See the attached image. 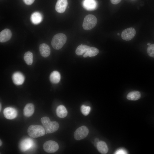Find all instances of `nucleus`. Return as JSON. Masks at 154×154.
Here are the masks:
<instances>
[{
  "mask_svg": "<svg viewBox=\"0 0 154 154\" xmlns=\"http://www.w3.org/2000/svg\"><path fill=\"white\" fill-rule=\"evenodd\" d=\"M41 121L44 125L45 131L48 133H51L57 131L59 128L58 123L56 121H50L49 118L46 116L41 118Z\"/></svg>",
  "mask_w": 154,
  "mask_h": 154,
  "instance_id": "1",
  "label": "nucleus"
},
{
  "mask_svg": "<svg viewBox=\"0 0 154 154\" xmlns=\"http://www.w3.org/2000/svg\"><path fill=\"white\" fill-rule=\"evenodd\" d=\"M67 37L64 34L59 33L55 35L52 38L51 44L53 48L56 50L61 49L66 43Z\"/></svg>",
  "mask_w": 154,
  "mask_h": 154,
  "instance_id": "2",
  "label": "nucleus"
},
{
  "mask_svg": "<svg viewBox=\"0 0 154 154\" xmlns=\"http://www.w3.org/2000/svg\"><path fill=\"white\" fill-rule=\"evenodd\" d=\"M27 133L30 137L36 138L44 135L45 131L43 127L40 125H33L28 127Z\"/></svg>",
  "mask_w": 154,
  "mask_h": 154,
  "instance_id": "3",
  "label": "nucleus"
},
{
  "mask_svg": "<svg viewBox=\"0 0 154 154\" xmlns=\"http://www.w3.org/2000/svg\"><path fill=\"white\" fill-rule=\"evenodd\" d=\"M97 22V19L94 15L91 14L87 15L84 19L83 28L86 30H90L95 27Z\"/></svg>",
  "mask_w": 154,
  "mask_h": 154,
  "instance_id": "4",
  "label": "nucleus"
},
{
  "mask_svg": "<svg viewBox=\"0 0 154 154\" xmlns=\"http://www.w3.org/2000/svg\"><path fill=\"white\" fill-rule=\"evenodd\" d=\"M44 150L48 153H53L56 152L59 149L58 143L52 140L46 141L43 146Z\"/></svg>",
  "mask_w": 154,
  "mask_h": 154,
  "instance_id": "5",
  "label": "nucleus"
},
{
  "mask_svg": "<svg viewBox=\"0 0 154 154\" xmlns=\"http://www.w3.org/2000/svg\"><path fill=\"white\" fill-rule=\"evenodd\" d=\"M88 133V129L86 126H81L77 129L75 131L74 138L76 140H81L86 137Z\"/></svg>",
  "mask_w": 154,
  "mask_h": 154,
  "instance_id": "6",
  "label": "nucleus"
},
{
  "mask_svg": "<svg viewBox=\"0 0 154 154\" xmlns=\"http://www.w3.org/2000/svg\"><path fill=\"white\" fill-rule=\"evenodd\" d=\"M136 33L135 29L133 27L127 28L122 32L121 37L124 40L129 41L132 39L135 36Z\"/></svg>",
  "mask_w": 154,
  "mask_h": 154,
  "instance_id": "7",
  "label": "nucleus"
},
{
  "mask_svg": "<svg viewBox=\"0 0 154 154\" xmlns=\"http://www.w3.org/2000/svg\"><path fill=\"white\" fill-rule=\"evenodd\" d=\"M3 114L6 119H9L15 118L17 116V112L16 110L10 107L5 108L3 111Z\"/></svg>",
  "mask_w": 154,
  "mask_h": 154,
  "instance_id": "8",
  "label": "nucleus"
},
{
  "mask_svg": "<svg viewBox=\"0 0 154 154\" xmlns=\"http://www.w3.org/2000/svg\"><path fill=\"white\" fill-rule=\"evenodd\" d=\"M12 81L13 83L17 85L23 84L25 80V77L21 72H17L13 74L12 76Z\"/></svg>",
  "mask_w": 154,
  "mask_h": 154,
  "instance_id": "9",
  "label": "nucleus"
},
{
  "mask_svg": "<svg viewBox=\"0 0 154 154\" xmlns=\"http://www.w3.org/2000/svg\"><path fill=\"white\" fill-rule=\"evenodd\" d=\"M68 4L67 0H58L55 7V10L59 13H63L65 11Z\"/></svg>",
  "mask_w": 154,
  "mask_h": 154,
  "instance_id": "10",
  "label": "nucleus"
},
{
  "mask_svg": "<svg viewBox=\"0 0 154 154\" xmlns=\"http://www.w3.org/2000/svg\"><path fill=\"white\" fill-rule=\"evenodd\" d=\"M82 5L86 10L92 11L96 8L97 4L96 0H83Z\"/></svg>",
  "mask_w": 154,
  "mask_h": 154,
  "instance_id": "11",
  "label": "nucleus"
},
{
  "mask_svg": "<svg viewBox=\"0 0 154 154\" xmlns=\"http://www.w3.org/2000/svg\"><path fill=\"white\" fill-rule=\"evenodd\" d=\"M12 33L10 30L5 29L0 33V41L1 42H6L9 40L12 36Z\"/></svg>",
  "mask_w": 154,
  "mask_h": 154,
  "instance_id": "12",
  "label": "nucleus"
},
{
  "mask_svg": "<svg viewBox=\"0 0 154 154\" xmlns=\"http://www.w3.org/2000/svg\"><path fill=\"white\" fill-rule=\"evenodd\" d=\"M39 50L41 55L44 57L48 56L50 53V49L49 46L45 43L41 44L39 46Z\"/></svg>",
  "mask_w": 154,
  "mask_h": 154,
  "instance_id": "13",
  "label": "nucleus"
},
{
  "mask_svg": "<svg viewBox=\"0 0 154 154\" xmlns=\"http://www.w3.org/2000/svg\"><path fill=\"white\" fill-rule=\"evenodd\" d=\"M34 144L33 141L30 138L26 139L21 142L20 147L22 150L26 151L33 147Z\"/></svg>",
  "mask_w": 154,
  "mask_h": 154,
  "instance_id": "14",
  "label": "nucleus"
},
{
  "mask_svg": "<svg viewBox=\"0 0 154 154\" xmlns=\"http://www.w3.org/2000/svg\"><path fill=\"white\" fill-rule=\"evenodd\" d=\"M35 110L34 105L31 103L27 104L23 109V114L27 117L31 116L33 114Z\"/></svg>",
  "mask_w": 154,
  "mask_h": 154,
  "instance_id": "15",
  "label": "nucleus"
},
{
  "mask_svg": "<svg viewBox=\"0 0 154 154\" xmlns=\"http://www.w3.org/2000/svg\"><path fill=\"white\" fill-rule=\"evenodd\" d=\"M42 19L41 14L38 12H35L32 14L31 17V20L32 22L35 25L40 23Z\"/></svg>",
  "mask_w": 154,
  "mask_h": 154,
  "instance_id": "16",
  "label": "nucleus"
},
{
  "mask_svg": "<svg viewBox=\"0 0 154 154\" xmlns=\"http://www.w3.org/2000/svg\"><path fill=\"white\" fill-rule=\"evenodd\" d=\"M96 147L98 151L102 154H106L108 151V148L106 143L104 141H99Z\"/></svg>",
  "mask_w": 154,
  "mask_h": 154,
  "instance_id": "17",
  "label": "nucleus"
},
{
  "mask_svg": "<svg viewBox=\"0 0 154 154\" xmlns=\"http://www.w3.org/2000/svg\"><path fill=\"white\" fill-rule=\"evenodd\" d=\"M56 114L57 116L61 118H64L67 114V111L65 107L63 105L59 106L56 110Z\"/></svg>",
  "mask_w": 154,
  "mask_h": 154,
  "instance_id": "18",
  "label": "nucleus"
},
{
  "mask_svg": "<svg viewBox=\"0 0 154 154\" xmlns=\"http://www.w3.org/2000/svg\"><path fill=\"white\" fill-rule=\"evenodd\" d=\"M50 82L54 84L59 83L60 80V75L59 72L54 71L51 73L50 76Z\"/></svg>",
  "mask_w": 154,
  "mask_h": 154,
  "instance_id": "19",
  "label": "nucleus"
},
{
  "mask_svg": "<svg viewBox=\"0 0 154 154\" xmlns=\"http://www.w3.org/2000/svg\"><path fill=\"white\" fill-rule=\"evenodd\" d=\"M90 47L86 45L81 44L77 48L76 50V53L78 55H82L87 52Z\"/></svg>",
  "mask_w": 154,
  "mask_h": 154,
  "instance_id": "20",
  "label": "nucleus"
},
{
  "mask_svg": "<svg viewBox=\"0 0 154 154\" xmlns=\"http://www.w3.org/2000/svg\"><path fill=\"white\" fill-rule=\"evenodd\" d=\"M140 93L137 91H132L129 93L127 96V99L130 100H137L141 97Z\"/></svg>",
  "mask_w": 154,
  "mask_h": 154,
  "instance_id": "21",
  "label": "nucleus"
},
{
  "mask_svg": "<svg viewBox=\"0 0 154 154\" xmlns=\"http://www.w3.org/2000/svg\"><path fill=\"white\" fill-rule=\"evenodd\" d=\"M24 59L26 63L28 65H31L33 62V55L30 51L26 52L24 56Z\"/></svg>",
  "mask_w": 154,
  "mask_h": 154,
  "instance_id": "22",
  "label": "nucleus"
},
{
  "mask_svg": "<svg viewBox=\"0 0 154 154\" xmlns=\"http://www.w3.org/2000/svg\"><path fill=\"white\" fill-rule=\"evenodd\" d=\"M99 52L98 49L94 47H90L88 51V56L92 57L97 55Z\"/></svg>",
  "mask_w": 154,
  "mask_h": 154,
  "instance_id": "23",
  "label": "nucleus"
},
{
  "mask_svg": "<svg viewBox=\"0 0 154 154\" xmlns=\"http://www.w3.org/2000/svg\"><path fill=\"white\" fill-rule=\"evenodd\" d=\"M90 110V107L89 106H86L82 105L81 107V110L82 113L85 116L89 114Z\"/></svg>",
  "mask_w": 154,
  "mask_h": 154,
  "instance_id": "24",
  "label": "nucleus"
},
{
  "mask_svg": "<svg viewBox=\"0 0 154 154\" xmlns=\"http://www.w3.org/2000/svg\"><path fill=\"white\" fill-rule=\"evenodd\" d=\"M147 51L149 56L154 58V44L149 46L147 49Z\"/></svg>",
  "mask_w": 154,
  "mask_h": 154,
  "instance_id": "25",
  "label": "nucleus"
},
{
  "mask_svg": "<svg viewBox=\"0 0 154 154\" xmlns=\"http://www.w3.org/2000/svg\"><path fill=\"white\" fill-rule=\"evenodd\" d=\"M115 154H127V152L123 149H120L117 150L115 153Z\"/></svg>",
  "mask_w": 154,
  "mask_h": 154,
  "instance_id": "26",
  "label": "nucleus"
},
{
  "mask_svg": "<svg viewBox=\"0 0 154 154\" xmlns=\"http://www.w3.org/2000/svg\"><path fill=\"white\" fill-rule=\"evenodd\" d=\"M24 3L27 5H31L34 2L35 0H23Z\"/></svg>",
  "mask_w": 154,
  "mask_h": 154,
  "instance_id": "27",
  "label": "nucleus"
},
{
  "mask_svg": "<svg viewBox=\"0 0 154 154\" xmlns=\"http://www.w3.org/2000/svg\"><path fill=\"white\" fill-rule=\"evenodd\" d=\"M121 0H110L111 2L114 4H117L119 3Z\"/></svg>",
  "mask_w": 154,
  "mask_h": 154,
  "instance_id": "28",
  "label": "nucleus"
},
{
  "mask_svg": "<svg viewBox=\"0 0 154 154\" xmlns=\"http://www.w3.org/2000/svg\"><path fill=\"white\" fill-rule=\"evenodd\" d=\"M0 146H1L2 145V143L1 139L0 140Z\"/></svg>",
  "mask_w": 154,
  "mask_h": 154,
  "instance_id": "29",
  "label": "nucleus"
},
{
  "mask_svg": "<svg viewBox=\"0 0 154 154\" xmlns=\"http://www.w3.org/2000/svg\"><path fill=\"white\" fill-rule=\"evenodd\" d=\"M1 104L0 103V111H1Z\"/></svg>",
  "mask_w": 154,
  "mask_h": 154,
  "instance_id": "30",
  "label": "nucleus"
},
{
  "mask_svg": "<svg viewBox=\"0 0 154 154\" xmlns=\"http://www.w3.org/2000/svg\"><path fill=\"white\" fill-rule=\"evenodd\" d=\"M147 44V45H148V46H149V45H150L151 44V43H148Z\"/></svg>",
  "mask_w": 154,
  "mask_h": 154,
  "instance_id": "31",
  "label": "nucleus"
}]
</instances>
